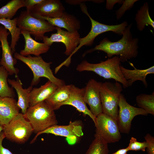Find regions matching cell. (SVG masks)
I'll list each match as a JSON object with an SVG mask.
<instances>
[{
    "label": "cell",
    "instance_id": "obj_30",
    "mask_svg": "<svg viewBox=\"0 0 154 154\" xmlns=\"http://www.w3.org/2000/svg\"><path fill=\"white\" fill-rule=\"evenodd\" d=\"M137 0H125L124 1L121 7L116 12V18L117 20L121 19L125 12L129 10L133 6L134 3Z\"/></svg>",
    "mask_w": 154,
    "mask_h": 154
},
{
    "label": "cell",
    "instance_id": "obj_8",
    "mask_svg": "<svg viewBox=\"0 0 154 154\" xmlns=\"http://www.w3.org/2000/svg\"><path fill=\"white\" fill-rule=\"evenodd\" d=\"M17 25L33 35L36 40H42L45 33L55 30V27L47 21L34 17L26 10L22 11L17 17Z\"/></svg>",
    "mask_w": 154,
    "mask_h": 154
},
{
    "label": "cell",
    "instance_id": "obj_1",
    "mask_svg": "<svg viewBox=\"0 0 154 154\" xmlns=\"http://www.w3.org/2000/svg\"><path fill=\"white\" fill-rule=\"evenodd\" d=\"M132 24L128 25L123 31L122 38L116 42H111L107 38L102 40L94 48L88 51L100 50L106 53L110 58L114 55L119 57L121 62L136 57L138 53L139 39L133 38L131 31Z\"/></svg>",
    "mask_w": 154,
    "mask_h": 154
},
{
    "label": "cell",
    "instance_id": "obj_25",
    "mask_svg": "<svg viewBox=\"0 0 154 154\" xmlns=\"http://www.w3.org/2000/svg\"><path fill=\"white\" fill-rule=\"evenodd\" d=\"M135 19L137 29L143 31L146 26L150 25L154 29V22L150 16L148 3H145L136 14Z\"/></svg>",
    "mask_w": 154,
    "mask_h": 154
},
{
    "label": "cell",
    "instance_id": "obj_14",
    "mask_svg": "<svg viewBox=\"0 0 154 154\" xmlns=\"http://www.w3.org/2000/svg\"><path fill=\"white\" fill-rule=\"evenodd\" d=\"M102 82L91 79L84 88V99L90 108V111L96 117L102 113L100 96V88Z\"/></svg>",
    "mask_w": 154,
    "mask_h": 154
},
{
    "label": "cell",
    "instance_id": "obj_22",
    "mask_svg": "<svg viewBox=\"0 0 154 154\" xmlns=\"http://www.w3.org/2000/svg\"><path fill=\"white\" fill-rule=\"evenodd\" d=\"M58 87L49 80L39 88H33L30 94V106L44 101Z\"/></svg>",
    "mask_w": 154,
    "mask_h": 154
},
{
    "label": "cell",
    "instance_id": "obj_32",
    "mask_svg": "<svg viewBox=\"0 0 154 154\" xmlns=\"http://www.w3.org/2000/svg\"><path fill=\"white\" fill-rule=\"evenodd\" d=\"M145 141L147 144L146 148L148 154H154V137L149 133L145 136Z\"/></svg>",
    "mask_w": 154,
    "mask_h": 154
},
{
    "label": "cell",
    "instance_id": "obj_15",
    "mask_svg": "<svg viewBox=\"0 0 154 154\" xmlns=\"http://www.w3.org/2000/svg\"><path fill=\"white\" fill-rule=\"evenodd\" d=\"M65 10L60 0H44L43 2L35 5L28 12L33 15L55 18L61 16Z\"/></svg>",
    "mask_w": 154,
    "mask_h": 154
},
{
    "label": "cell",
    "instance_id": "obj_21",
    "mask_svg": "<svg viewBox=\"0 0 154 154\" xmlns=\"http://www.w3.org/2000/svg\"><path fill=\"white\" fill-rule=\"evenodd\" d=\"M134 69L130 70L120 66V69L124 78L127 81L129 87L131 86L133 83L137 80L142 81L145 87H147L148 84L146 80L147 75L149 74L154 73V66L145 69H137L133 64L129 63Z\"/></svg>",
    "mask_w": 154,
    "mask_h": 154
},
{
    "label": "cell",
    "instance_id": "obj_29",
    "mask_svg": "<svg viewBox=\"0 0 154 154\" xmlns=\"http://www.w3.org/2000/svg\"><path fill=\"white\" fill-rule=\"evenodd\" d=\"M9 75L7 71L3 66H0V96L14 98L15 96L12 87H9L7 81Z\"/></svg>",
    "mask_w": 154,
    "mask_h": 154
},
{
    "label": "cell",
    "instance_id": "obj_2",
    "mask_svg": "<svg viewBox=\"0 0 154 154\" xmlns=\"http://www.w3.org/2000/svg\"><path fill=\"white\" fill-rule=\"evenodd\" d=\"M121 62L119 57L115 56L105 61L96 64L82 61L76 67L77 71L93 72L106 79H113L121 83L126 88L129 87L127 81L123 76L120 69Z\"/></svg>",
    "mask_w": 154,
    "mask_h": 154
},
{
    "label": "cell",
    "instance_id": "obj_12",
    "mask_svg": "<svg viewBox=\"0 0 154 154\" xmlns=\"http://www.w3.org/2000/svg\"><path fill=\"white\" fill-rule=\"evenodd\" d=\"M118 107L117 121L121 133L127 134L129 133L132 121L135 116L138 115L147 116L148 114L145 110L129 104L122 94L120 96Z\"/></svg>",
    "mask_w": 154,
    "mask_h": 154
},
{
    "label": "cell",
    "instance_id": "obj_16",
    "mask_svg": "<svg viewBox=\"0 0 154 154\" xmlns=\"http://www.w3.org/2000/svg\"><path fill=\"white\" fill-rule=\"evenodd\" d=\"M32 15L36 18L46 21L55 27L64 28L69 32L78 31L80 28V24L79 20L73 15L65 11L61 16L55 18H49Z\"/></svg>",
    "mask_w": 154,
    "mask_h": 154
},
{
    "label": "cell",
    "instance_id": "obj_18",
    "mask_svg": "<svg viewBox=\"0 0 154 154\" xmlns=\"http://www.w3.org/2000/svg\"><path fill=\"white\" fill-rule=\"evenodd\" d=\"M84 88H79L71 84L70 96L68 99L64 104L63 105H69L74 107L79 112L88 116L95 124L96 117L88 109L84 100Z\"/></svg>",
    "mask_w": 154,
    "mask_h": 154
},
{
    "label": "cell",
    "instance_id": "obj_33",
    "mask_svg": "<svg viewBox=\"0 0 154 154\" xmlns=\"http://www.w3.org/2000/svg\"><path fill=\"white\" fill-rule=\"evenodd\" d=\"M44 0H24L25 7L26 8V11H29L34 6L41 3L44 1Z\"/></svg>",
    "mask_w": 154,
    "mask_h": 154
},
{
    "label": "cell",
    "instance_id": "obj_10",
    "mask_svg": "<svg viewBox=\"0 0 154 154\" xmlns=\"http://www.w3.org/2000/svg\"><path fill=\"white\" fill-rule=\"evenodd\" d=\"M43 133H50L56 136L66 137L68 144L70 145H74L83 135L82 123L81 121L76 120L70 121L69 124L67 125L56 124L52 126L37 133L30 143H34L39 135Z\"/></svg>",
    "mask_w": 154,
    "mask_h": 154
},
{
    "label": "cell",
    "instance_id": "obj_23",
    "mask_svg": "<svg viewBox=\"0 0 154 154\" xmlns=\"http://www.w3.org/2000/svg\"><path fill=\"white\" fill-rule=\"evenodd\" d=\"M71 92V84L58 87L45 101L54 111L58 109L69 98Z\"/></svg>",
    "mask_w": 154,
    "mask_h": 154
},
{
    "label": "cell",
    "instance_id": "obj_6",
    "mask_svg": "<svg viewBox=\"0 0 154 154\" xmlns=\"http://www.w3.org/2000/svg\"><path fill=\"white\" fill-rule=\"evenodd\" d=\"M5 137L18 144L25 143L29 139L33 129L30 122L22 113H18L3 130Z\"/></svg>",
    "mask_w": 154,
    "mask_h": 154
},
{
    "label": "cell",
    "instance_id": "obj_7",
    "mask_svg": "<svg viewBox=\"0 0 154 154\" xmlns=\"http://www.w3.org/2000/svg\"><path fill=\"white\" fill-rule=\"evenodd\" d=\"M82 11L88 16L91 23L90 31L85 37L81 38L78 45L73 52L75 53L84 45L91 46L95 38L99 35L108 31H112L119 35H121L126 27L128 25L126 21L116 25H108L101 23L93 19L87 11L86 5L83 3L80 4Z\"/></svg>",
    "mask_w": 154,
    "mask_h": 154
},
{
    "label": "cell",
    "instance_id": "obj_19",
    "mask_svg": "<svg viewBox=\"0 0 154 154\" xmlns=\"http://www.w3.org/2000/svg\"><path fill=\"white\" fill-rule=\"evenodd\" d=\"M21 34L24 37L25 43L24 48L20 52L21 55L27 56L33 54L38 56L41 54L46 53L49 49V46L44 43L39 42L34 40L27 31L21 30Z\"/></svg>",
    "mask_w": 154,
    "mask_h": 154
},
{
    "label": "cell",
    "instance_id": "obj_17",
    "mask_svg": "<svg viewBox=\"0 0 154 154\" xmlns=\"http://www.w3.org/2000/svg\"><path fill=\"white\" fill-rule=\"evenodd\" d=\"M20 109L14 98L0 96V125H7L19 113Z\"/></svg>",
    "mask_w": 154,
    "mask_h": 154
},
{
    "label": "cell",
    "instance_id": "obj_4",
    "mask_svg": "<svg viewBox=\"0 0 154 154\" xmlns=\"http://www.w3.org/2000/svg\"><path fill=\"white\" fill-rule=\"evenodd\" d=\"M24 116L36 133L58 123L54 110L45 101L29 106Z\"/></svg>",
    "mask_w": 154,
    "mask_h": 154
},
{
    "label": "cell",
    "instance_id": "obj_36",
    "mask_svg": "<svg viewBox=\"0 0 154 154\" xmlns=\"http://www.w3.org/2000/svg\"><path fill=\"white\" fill-rule=\"evenodd\" d=\"M88 0H66L65 2L66 3L71 5H76L79 4H81L83 2L86 1Z\"/></svg>",
    "mask_w": 154,
    "mask_h": 154
},
{
    "label": "cell",
    "instance_id": "obj_27",
    "mask_svg": "<svg viewBox=\"0 0 154 154\" xmlns=\"http://www.w3.org/2000/svg\"><path fill=\"white\" fill-rule=\"evenodd\" d=\"M94 137L85 154H108V143L97 134Z\"/></svg>",
    "mask_w": 154,
    "mask_h": 154
},
{
    "label": "cell",
    "instance_id": "obj_34",
    "mask_svg": "<svg viewBox=\"0 0 154 154\" xmlns=\"http://www.w3.org/2000/svg\"><path fill=\"white\" fill-rule=\"evenodd\" d=\"M5 138V135L2 131L0 134V154H14L3 146V141Z\"/></svg>",
    "mask_w": 154,
    "mask_h": 154
},
{
    "label": "cell",
    "instance_id": "obj_5",
    "mask_svg": "<svg viewBox=\"0 0 154 154\" xmlns=\"http://www.w3.org/2000/svg\"><path fill=\"white\" fill-rule=\"evenodd\" d=\"M122 91L121 85L117 82L102 83L100 88L102 113L117 120L119 98Z\"/></svg>",
    "mask_w": 154,
    "mask_h": 154
},
{
    "label": "cell",
    "instance_id": "obj_37",
    "mask_svg": "<svg viewBox=\"0 0 154 154\" xmlns=\"http://www.w3.org/2000/svg\"><path fill=\"white\" fill-rule=\"evenodd\" d=\"M129 151L128 147L118 150L116 152L112 154H127V152Z\"/></svg>",
    "mask_w": 154,
    "mask_h": 154
},
{
    "label": "cell",
    "instance_id": "obj_11",
    "mask_svg": "<svg viewBox=\"0 0 154 154\" xmlns=\"http://www.w3.org/2000/svg\"><path fill=\"white\" fill-rule=\"evenodd\" d=\"M96 134L107 143L119 141L121 136L117 120L102 113L96 117Z\"/></svg>",
    "mask_w": 154,
    "mask_h": 154
},
{
    "label": "cell",
    "instance_id": "obj_31",
    "mask_svg": "<svg viewBox=\"0 0 154 154\" xmlns=\"http://www.w3.org/2000/svg\"><path fill=\"white\" fill-rule=\"evenodd\" d=\"M147 147V144L145 141L139 142L135 138L132 137L130 140L129 143L127 147L129 151H145Z\"/></svg>",
    "mask_w": 154,
    "mask_h": 154
},
{
    "label": "cell",
    "instance_id": "obj_9",
    "mask_svg": "<svg viewBox=\"0 0 154 154\" xmlns=\"http://www.w3.org/2000/svg\"><path fill=\"white\" fill-rule=\"evenodd\" d=\"M56 33L51 34L50 37L44 36L43 43L50 46L54 42H62L64 44L66 50L64 53L69 57L56 68L58 70L63 65L68 66L71 62V57L80 43V35L78 31L70 32L55 27Z\"/></svg>",
    "mask_w": 154,
    "mask_h": 154
},
{
    "label": "cell",
    "instance_id": "obj_28",
    "mask_svg": "<svg viewBox=\"0 0 154 154\" xmlns=\"http://www.w3.org/2000/svg\"><path fill=\"white\" fill-rule=\"evenodd\" d=\"M136 102L139 108L146 111L148 114L154 115V92L151 94H142L136 98Z\"/></svg>",
    "mask_w": 154,
    "mask_h": 154
},
{
    "label": "cell",
    "instance_id": "obj_26",
    "mask_svg": "<svg viewBox=\"0 0 154 154\" xmlns=\"http://www.w3.org/2000/svg\"><path fill=\"white\" fill-rule=\"evenodd\" d=\"M23 7L24 0H12L0 8V19H12L18 10Z\"/></svg>",
    "mask_w": 154,
    "mask_h": 154
},
{
    "label": "cell",
    "instance_id": "obj_24",
    "mask_svg": "<svg viewBox=\"0 0 154 154\" xmlns=\"http://www.w3.org/2000/svg\"><path fill=\"white\" fill-rule=\"evenodd\" d=\"M17 17L13 19H0V24L2 25L11 35L10 47L13 54L16 51L15 47L20 38L21 29L17 25Z\"/></svg>",
    "mask_w": 154,
    "mask_h": 154
},
{
    "label": "cell",
    "instance_id": "obj_20",
    "mask_svg": "<svg viewBox=\"0 0 154 154\" xmlns=\"http://www.w3.org/2000/svg\"><path fill=\"white\" fill-rule=\"evenodd\" d=\"M16 78V80L8 78L7 81L11 87L15 90L18 97L17 106L21 110L22 113L25 115L30 106V94L33 86L31 85L28 88L24 89L21 80L18 77Z\"/></svg>",
    "mask_w": 154,
    "mask_h": 154
},
{
    "label": "cell",
    "instance_id": "obj_39",
    "mask_svg": "<svg viewBox=\"0 0 154 154\" xmlns=\"http://www.w3.org/2000/svg\"><path fill=\"white\" fill-rule=\"evenodd\" d=\"M1 47V45L0 44V48ZM1 51L0 49V52Z\"/></svg>",
    "mask_w": 154,
    "mask_h": 154
},
{
    "label": "cell",
    "instance_id": "obj_38",
    "mask_svg": "<svg viewBox=\"0 0 154 154\" xmlns=\"http://www.w3.org/2000/svg\"><path fill=\"white\" fill-rule=\"evenodd\" d=\"M3 127L1 125H0V134L1 132L3 131Z\"/></svg>",
    "mask_w": 154,
    "mask_h": 154
},
{
    "label": "cell",
    "instance_id": "obj_13",
    "mask_svg": "<svg viewBox=\"0 0 154 154\" xmlns=\"http://www.w3.org/2000/svg\"><path fill=\"white\" fill-rule=\"evenodd\" d=\"M10 34L4 27L0 26V42L2 50L0 64L4 67L9 75L15 74L17 78L18 77L19 70L15 67L17 62V59L13 57L12 50L8 41V36Z\"/></svg>",
    "mask_w": 154,
    "mask_h": 154
},
{
    "label": "cell",
    "instance_id": "obj_3",
    "mask_svg": "<svg viewBox=\"0 0 154 154\" xmlns=\"http://www.w3.org/2000/svg\"><path fill=\"white\" fill-rule=\"evenodd\" d=\"M14 57L25 64L32 70L33 77L31 86H33L38 84L41 77L47 78L58 87L66 85L63 80L54 75L50 68L52 62L45 61L41 56H32L31 55L24 56L17 52H15Z\"/></svg>",
    "mask_w": 154,
    "mask_h": 154
},
{
    "label": "cell",
    "instance_id": "obj_35",
    "mask_svg": "<svg viewBox=\"0 0 154 154\" xmlns=\"http://www.w3.org/2000/svg\"><path fill=\"white\" fill-rule=\"evenodd\" d=\"M124 0H107L106 1V8L109 10H112L114 6V5L117 3L119 4H122Z\"/></svg>",
    "mask_w": 154,
    "mask_h": 154
}]
</instances>
